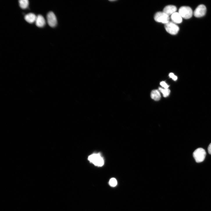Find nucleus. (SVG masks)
Wrapping results in <instances>:
<instances>
[{
  "mask_svg": "<svg viewBox=\"0 0 211 211\" xmlns=\"http://www.w3.org/2000/svg\"><path fill=\"white\" fill-rule=\"evenodd\" d=\"M88 160L95 165L98 167H101L104 164L103 159L100 153L91 155L89 157Z\"/></svg>",
  "mask_w": 211,
  "mask_h": 211,
  "instance_id": "f257e3e1",
  "label": "nucleus"
},
{
  "mask_svg": "<svg viewBox=\"0 0 211 211\" xmlns=\"http://www.w3.org/2000/svg\"><path fill=\"white\" fill-rule=\"evenodd\" d=\"M206 155L205 151L202 148H199L195 151L193 153V156L196 162L200 163L203 162Z\"/></svg>",
  "mask_w": 211,
  "mask_h": 211,
  "instance_id": "f03ea898",
  "label": "nucleus"
},
{
  "mask_svg": "<svg viewBox=\"0 0 211 211\" xmlns=\"http://www.w3.org/2000/svg\"><path fill=\"white\" fill-rule=\"evenodd\" d=\"M179 13L182 17L185 19L191 18L193 14L192 9L188 6H183L179 9Z\"/></svg>",
  "mask_w": 211,
  "mask_h": 211,
  "instance_id": "7ed1b4c3",
  "label": "nucleus"
},
{
  "mask_svg": "<svg viewBox=\"0 0 211 211\" xmlns=\"http://www.w3.org/2000/svg\"><path fill=\"white\" fill-rule=\"evenodd\" d=\"M164 27L168 33L173 35L177 34L180 29L179 26L172 22H169L165 24Z\"/></svg>",
  "mask_w": 211,
  "mask_h": 211,
  "instance_id": "20e7f679",
  "label": "nucleus"
},
{
  "mask_svg": "<svg viewBox=\"0 0 211 211\" xmlns=\"http://www.w3.org/2000/svg\"><path fill=\"white\" fill-rule=\"evenodd\" d=\"M155 20L157 22L165 24L169 22V16L163 12H158L155 15Z\"/></svg>",
  "mask_w": 211,
  "mask_h": 211,
  "instance_id": "39448f33",
  "label": "nucleus"
},
{
  "mask_svg": "<svg viewBox=\"0 0 211 211\" xmlns=\"http://www.w3.org/2000/svg\"><path fill=\"white\" fill-rule=\"evenodd\" d=\"M47 22L49 25L52 27L56 26L57 24L56 17L52 12H50L47 16Z\"/></svg>",
  "mask_w": 211,
  "mask_h": 211,
  "instance_id": "423d86ee",
  "label": "nucleus"
},
{
  "mask_svg": "<svg viewBox=\"0 0 211 211\" xmlns=\"http://www.w3.org/2000/svg\"><path fill=\"white\" fill-rule=\"evenodd\" d=\"M206 8L203 5L199 6L195 9L194 12L195 17L200 18L204 16L206 13Z\"/></svg>",
  "mask_w": 211,
  "mask_h": 211,
  "instance_id": "0eeeda50",
  "label": "nucleus"
},
{
  "mask_svg": "<svg viewBox=\"0 0 211 211\" xmlns=\"http://www.w3.org/2000/svg\"><path fill=\"white\" fill-rule=\"evenodd\" d=\"M177 10V7L173 5H169L164 9L163 12L169 16L176 12Z\"/></svg>",
  "mask_w": 211,
  "mask_h": 211,
  "instance_id": "6e6552de",
  "label": "nucleus"
},
{
  "mask_svg": "<svg viewBox=\"0 0 211 211\" xmlns=\"http://www.w3.org/2000/svg\"><path fill=\"white\" fill-rule=\"evenodd\" d=\"M171 19L172 22L175 24H180L183 22V18L179 13L176 12L171 16Z\"/></svg>",
  "mask_w": 211,
  "mask_h": 211,
  "instance_id": "1a4fd4ad",
  "label": "nucleus"
},
{
  "mask_svg": "<svg viewBox=\"0 0 211 211\" xmlns=\"http://www.w3.org/2000/svg\"><path fill=\"white\" fill-rule=\"evenodd\" d=\"M46 24V21L44 17L41 15L37 16L36 21V25L39 27H43Z\"/></svg>",
  "mask_w": 211,
  "mask_h": 211,
  "instance_id": "9d476101",
  "label": "nucleus"
},
{
  "mask_svg": "<svg viewBox=\"0 0 211 211\" xmlns=\"http://www.w3.org/2000/svg\"><path fill=\"white\" fill-rule=\"evenodd\" d=\"M37 17L34 14L30 13L26 15L24 17L25 20L28 22L32 24L36 22Z\"/></svg>",
  "mask_w": 211,
  "mask_h": 211,
  "instance_id": "9b49d317",
  "label": "nucleus"
},
{
  "mask_svg": "<svg viewBox=\"0 0 211 211\" xmlns=\"http://www.w3.org/2000/svg\"><path fill=\"white\" fill-rule=\"evenodd\" d=\"M151 97L155 101H158L161 98V96L160 92L158 90H153L151 93Z\"/></svg>",
  "mask_w": 211,
  "mask_h": 211,
  "instance_id": "f8f14e48",
  "label": "nucleus"
},
{
  "mask_svg": "<svg viewBox=\"0 0 211 211\" xmlns=\"http://www.w3.org/2000/svg\"><path fill=\"white\" fill-rule=\"evenodd\" d=\"M19 2L20 7L22 9H26L28 6L29 1L28 0H20Z\"/></svg>",
  "mask_w": 211,
  "mask_h": 211,
  "instance_id": "ddd939ff",
  "label": "nucleus"
},
{
  "mask_svg": "<svg viewBox=\"0 0 211 211\" xmlns=\"http://www.w3.org/2000/svg\"><path fill=\"white\" fill-rule=\"evenodd\" d=\"M159 91L163 94L164 97H166L168 96L170 92V90L168 89H164L161 87H159Z\"/></svg>",
  "mask_w": 211,
  "mask_h": 211,
  "instance_id": "4468645a",
  "label": "nucleus"
},
{
  "mask_svg": "<svg viewBox=\"0 0 211 211\" xmlns=\"http://www.w3.org/2000/svg\"><path fill=\"white\" fill-rule=\"evenodd\" d=\"M117 180L115 178L111 179L109 182L110 185L112 187H115L117 185Z\"/></svg>",
  "mask_w": 211,
  "mask_h": 211,
  "instance_id": "2eb2a0df",
  "label": "nucleus"
},
{
  "mask_svg": "<svg viewBox=\"0 0 211 211\" xmlns=\"http://www.w3.org/2000/svg\"><path fill=\"white\" fill-rule=\"evenodd\" d=\"M160 85L165 89H168L169 87V86L164 81L161 82L160 83Z\"/></svg>",
  "mask_w": 211,
  "mask_h": 211,
  "instance_id": "dca6fc26",
  "label": "nucleus"
},
{
  "mask_svg": "<svg viewBox=\"0 0 211 211\" xmlns=\"http://www.w3.org/2000/svg\"><path fill=\"white\" fill-rule=\"evenodd\" d=\"M169 76L170 78H172L174 81H176L178 79L177 77L174 75V74L172 73H170Z\"/></svg>",
  "mask_w": 211,
  "mask_h": 211,
  "instance_id": "f3484780",
  "label": "nucleus"
},
{
  "mask_svg": "<svg viewBox=\"0 0 211 211\" xmlns=\"http://www.w3.org/2000/svg\"><path fill=\"white\" fill-rule=\"evenodd\" d=\"M208 151L209 153L211 155V143L210 144L208 147Z\"/></svg>",
  "mask_w": 211,
  "mask_h": 211,
  "instance_id": "a211bd4d",
  "label": "nucleus"
}]
</instances>
